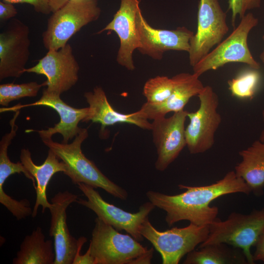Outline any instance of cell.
Wrapping results in <instances>:
<instances>
[{
	"label": "cell",
	"instance_id": "2e32d148",
	"mask_svg": "<svg viewBox=\"0 0 264 264\" xmlns=\"http://www.w3.org/2000/svg\"><path fill=\"white\" fill-rule=\"evenodd\" d=\"M78 196L68 191L59 192L51 199L49 235L54 238V264H72L78 248V239L70 233L66 223V209Z\"/></svg>",
	"mask_w": 264,
	"mask_h": 264
},
{
	"label": "cell",
	"instance_id": "5bb4252c",
	"mask_svg": "<svg viewBox=\"0 0 264 264\" xmlns=\"http://www.w3.org/2000/svg\"><path fill=\"white\" fill-rule=\"evenodd\" d=\"M136 25L139 42L137 49L142 54L160 60L169 50L188 53L194 33L187 27L180 26L173 30L154 28L144 19L140 8L136 14Z\"/></svg>",
	"mask_w": 264,
	"mask_h": 264
},
{
	"label": "cell",
	"instance_id": "30bf717a",
	"mask_svg": "<svg viewBox=\"0 0 264 264\" xmlns=\"http://www.w3.org/2000/svg\"><path fill=\"white\" fill-rule=\"evenodd\" d=\"M226 18L219 0H199L197 31L190 40L188 52L192 67L220 44L228 32Z\"/></svg>",
	"mask_w": 264,
	"mask_h": 264
},
{
	"label": "cell",
	"instance_id": "7402d4cb",
	"mask_svg": "<svg viewBox=\"0 0 264 264\" xmlns=\"http://www.w3.org/2000/svg\"><path fill=\"white\" fill-rule=\"evenodd\" d=\"M55 252L52 240H45L42 228L38 226L26 235L13 259V264H54Z\"/></svg>",
	"mask_w": 264,
	"mask_h": 264
},
{
	"label": "cell",
	"instance_id": "7c38bea8",
	"mask_svg": "<svg viewBox=\"0 0 264 264\" xmlns=\"http://www.w3.org/2000/svg\"><path fill=\"white\" fill-rule=\"evenodd\" d=\"M29 29L17 19L0 33V80L18 78L24 73L30 56Z\"/></svg>",
	"mask_w": 264,
	"mask_h": 264
},
{
	"label": "cell",
	"instance_id": "4dcf8cb0",
	"mask_svg": "<svg viewBox=\"0 0 264 264\" xmlns=\"http://www.w3.org/2000/svg\"><path fill=\"white\" fill-rule=\"evenodd\" d=\"M18 14L13 3L3 0L0 1V21L3 22L14 18Z\"/></svg>",
	"mask_w": 264,
	"mask_h": 264
},
{
	"label": "cell",
	"instance_id": "8fae6325",
	"mask_svg": "<svg viewBox=\"0 0 264 264\" xmlns=\"http://www.w3.org/2000/svg\"><path fill=\"white\" fill-rule=\"evenodd\" d=\"M80 69L70 44L67 43L58 50H48L34 66L25 68L24 73H33L46 76L47 88L50 93L60 95L77 83Z\"/></svg>",
	"mask_w": 264,
	"mask_h": 264
},
{
	"label": "cell",
	"instance_id": "ffe728a7",
	"mask_svg": "<svg viewBox=\"0 0 264 264\" xmlns=\"http://www.w3.org/2000/svg\"><path fill=\"white\" fill-rule=\"evenodd\" d=\"M20 160L37 183L35 188L36 198L32 214V217L34 218L37 215L40 206L42 207L43 213L46 209L50 210L52 208V204L48 202L46 197L47 185L55 174L58 172L65 174L66 172V166L63 161H60L56 154L49 149L45 160L40 165L34 163L31 153L27 149L21 150Z\"/></svg>",
	"mask_w": 264,
	"mask_h": 264
},
{
	"label": "cell",
	"instance_id": "ac0fdd59",
	"mask_svg": "<svg viewBox=\"0 0 264 264\" xmlns=\"http://www.w3.org/2000/svg\"><path fill=\"white\" fill-rule=\"evenodd\" d=\"M84 96L88 104V110L83 122L99 123L103 129L118 123H127L142 129L151 130L152 123L139 110L129 114L116 111L109 103L101 87L97 86L92 91L85 92Z\"/></svg>",
	"mask_w": 264,
	"mask_h": 264
},
{
	"label": "cell",
	"instance_id": "8992f818",
	"mask_svg": "<svg viewBox=\"0 0 264 264\" xmlns=\"http://www.w3.org/2000/svg\"><path fill=\"white\" fill-rule=\"evenodd\" d=\"M258 22V19L252 13L246 14L225 40L193 66V73L199 77L206 71L216 70L230 63H244L259 70L260 64L254 58L247 44L250 31Z\"/></svg>",
	"mask_w": 264,
	"mask_h": 264
},
{
	"label": "cell",
	"instance_id": "d4e9b609",
	"mask_svg": "<svg viewBox=\"0 0 264 264\" xmlns=\"http://www.w3.org/2000/svg\"><path fill=\"white\" fill-rule=\"evenodd\" d=\"M13 139L11 135L5 134L0 141V190H4L3 185L9 176L15 173H22L26 177L32 180L35 189V180L32 175L21 161L12 162L8 156V147Z\"/></svg>",
	"mask_w": 264,
	"mask_h": 264
},
{
	"label": "cell",
	"instance_id": "603a6c76",
	"mask_svg": "<svg viewBox=\"0 0 264 264\" xmlns=\"http://www.w3.org/2000/svg\"><path fill=\"white\" fill-rule=\"evenodd\" d=\"M184 264H247L245 255L240 248L224 243L198 247L187 254Z\"/></svg>",
	"mask_w": 264,
	"mask_h": 264
},
{
	"label": "cell",
	"instance_id": "7a4b0ae2",
	"mask_svg": "<svg viewBox=\"0 0 264 264\" xmlns=\"http://www.w3.org/2000/svg\"><path fill=\"white\" fill-rule=\"evenodd\" d=\"M88 249L95 264H150L153 248L142 245L131 235L120 233L97 217Z\"/></svg>",
	"mask_w": 264,
	"mask_h": 264
},
{
	"label": "cell",
	"instance_id": "9a60e30c",
	"mask_svg": "<svg viewBox=\"0 0 264 264\" xmlns=\"http://www.w3.org/2000/svg\"><path fill=\"white\" fill-rule=\"evenodd\" d=\"M37 106H46L55 110L60 118V121L54 127L46 130H27L25 132H37L42 140L51 138L53 135L60 133L63 138L62 143L65 144L68 143L78 134L81 129L78 127L79 123L85 119L88 110V107L75 108L71 107L62 100L60 95L44 89L42 97L37 101L26 105L18 104L9 108H0V111H16L24 107Z\"/></svg>",
	"mask_w": 264,
	"mask_h": 264
},
{
	"label": "cell",
	"instance_id": "f1b7e54d",
	"mask_svg": "<svg viewBox=\"0 0 264 264\" xmlns=\"http://www.w3.org/2000/svg\"><path fill=\"white\" fill-rule=\"evenodd\" d=\"M11 3H26L31 5L38 13L48 15L52 13L48 0H2Z\"/></svg>",
	"mask_w": 264,
	"mask_h": 264
},
{
	"label": "cell",
	"instance_id": "cb8c5ba5",
	"mask_svg": "<svg viewBox=\"0 0 264 264\" xmlns=\"http://www.w3.org/2000/svg\"><path fill=\"white\" fill-rule=\"evenodd\" d=\"M260 80L258 70L250 68L228 80V89L233 96L252 99L255 96Z\"/></svg>",
	"mask_w": 264,
	"mask_h": 264
},
{
	"label": "cell",
	"instance_id": "9c48e42d",
	"mask_svg": "<svg viewBox=\"0 0 264 264\" xmlns=\"http://www.w3.org/2000/svg\"><path fill=\"white\" fill-rule=\"evenodd\" d=\"M87 199L78 198L77 202L94 212L97 217L118 231H125L139 242L143 240L140 228L149 215L155 208L150 201L142 204L138 211L131 213L105 200L99 192L84 183L77 184Z\"/></svg>",
	"mask_w": 264,
	"mask_h": 264
},
{
	"label": "cell",
	"instance_id": "ba28073f",
	"mask_svg": "<svg viewBox=\"0 0 264 264\" xmlns=\"http://www.w3.org/2000/svg\"><path fill=\"white\" fill-rule=\"evenodd\" d=\"M198 96L199 108L195 112H188L189 123L185 131L186 146L191 154L203 153L212 148L221 122L218 110L219 96L213 88L204 86Z\"/></svg>",
	"mask_w": 264,
	"mask_h": 264
},
{
	"label": "cell",
	"instance_id": "4316f807",
	"mask_svg": "<svg viewBox=\"0 0 264 264\" xmlns=\"http://www.w3.org/2000/svg\"><path fill=\"white\" fill-rule=\"evenodd\" d=\"M174 87L173 78L157 76L148 80L144 84L143 94L146 102L156 104L165 101L171 95Z\"/></svg>",
	"mask_w": 264,
	"mask_h": 264
},
{
	"label": "cell",
	"instance_id": "3957f363",
	"mask_svg": "<svg viewBox=\"0 0 264 264\" xmlns=\"http://www.w3.org/2000/svg\"><path fill=\"white\" fill-rule=\"evenodd\" d=\"M88 135V130L81 128L70 144L60 143L53 141L52 138L42 141L65 163L67 170L64 174L70 178L73 184L82 183L95 189L100 188L120 199H127L128 197L127 191L107 177L83 153L81 145Z\"/></svg>",
	"mask_w": 264,
	"mask_h": 264
},
{
	"label": "cell",
	"instance_id": "5b68a950",
	"mask_svg": "<svg viewBox=\"0 0 264 264\" xmlns=\"http://www.w3.org/2000/svg\"><path fill=\"white\" fill-rule=\"evenodd\" d=\"M101 10L97 0H69L52 13L42 35L47 49L58 50L83 27L96 21Z\"/></svg>",
	"mask_w": 264,
	"mask_h": 264
},
{
	"label": "cell",
	"instance_id": "4fadbf2b",
	"mask_svg": "<svg viewBox=\"0 0 264 264\" xmlns=\"http://www.w3.org/2000/svg\"><path fill=\"white\" fill-rule=\"evenodd\" d=\"M188 113L183 110L169 117L153 120L151 130L157 151V170L162 172L167 169L186 146L185 122Z\"/></svg>",
	"mask_w": 264,
	"mask_h": 264
},
{
	"label": "cell",
	"instance_id": "52a82bcc",
	"mask_svg": "<svg viewBox=\"0 0 264 264\" xmlns=\"http://www.w3.org/2000/svg\"><path fill=\"white\" fill-rule=\"evenodd\" d=\"M209 232V225L192 223L184 227H175L161 231L151 223L149 217L142 223L140 233L159 253L163 264H177L185 255L204 242Z\"/></svg>",
	"mask_w": 264,
	"mask_h": 264
},
{
	"label": "cell",
	"instance_id": "6da1fadb",
	"mask_svg": "<svg viewBox=\"0 0 264 264\" xmlns=\"http://www.w3.org/2000/svg\"><path fill=\"white\" fill-rule=\"evenodd\" d=\"M186 190L179 194L166 195L153 190L146 197L155 207L166 213L165 220L169 226L181 220H188L197 225H209L217 218L219 208L210 204L217 198L230 194L249 195L251 191L235 171H229L221 179L210 185L191 186L179 184Z\"/></svg>",
	"mask_w": 264,
	"mask_h": 264
},
{
	"label": "cell",
	"instance_id": "836d02e7",
	"mask_svg": "<svg viewBox=\"0 0 264 264\" xmlns=\"http://www.w3.org/2000/svg\"><path fill=\"white\" fill-rule=\"evenodd\" d=\"M262 117H263V121L264 122V110L262 111ZM259 140L261 141L262 142H264V129L263 130V131H262L261 133Z\"/></svg>",
	"mask_w": 264,
	"mask_h": 264
},
{
	"label": "cell",
	"instance_id": "83f0119b",
	"mask_svg": "<svg viewBox=\"0 0 264 264\" xmlns=\"http://www.w3.org/2000/svg\"><path fill=\"white\" fill-rule=\"evenodd\" d=\"M261 3V0H228V10L232 13V26L236 27L237 17L241 20L248 10L259 8Z\"/></svg>",
	"mask_w": 264,
	"mask_h": 264
},
{
	"label": "cell",
	"instance_id": "d6986e66",
	"mask_svg": "<svg viewBox=\"0 0 264 264\" xmlns=\"http://www.w3.org/2000/svg\"><path fill=\"white\" fill-rule=\"evenodd\" d=\"M172 78L174 88L165 101L156 104L146 102L139 110L148 119L153 120L165 117L169 112L183 110L190 98L198 96L204 87L199 77L193 73H180Z\"/></svg>",
	"mask_w": 264,
	"mask_h": 264
},
{
	"label": "cell",
	"instance_id": "44dd1931",
	"mask_svg": "<svg viewBox=\"0 0 264 264\" xmlns=\"http://www.w3.org/2000/svg\"><path fill=\"white\" fill-rule=\"evenodd\" d=\"M242 160L235 167L236 175L242 178L257 197L264 194V142L259 139L239 152Z\"/></svg>",
	"mask_w": 264,
	"mask_h": 264
},
{
	"label": "cell",
	"instance_id": "484cf974",
	"mask_svg": "<svg viewBox=\"0 0 264 264\" xmlns=\"http://www.w3.org/2000/svg\"><path fill=\"white\" fill-rule=\"evenodd\" d=\"M46 86L45 82L39 84L30 82L21 84L7 83L0 85V105L7 107L13 101L37 95L41 88Z\"/></svg>",
	"mask_w": 264,
	"mask_h": 264
},
{
	"label": "cell",
	"instance_id": "1f68e13d",
	"mask_svg": "<svg viewBox=\"0 0 264 264\" xmlns=\"http://www.w3.org/2000/svg\"><path fill=\"white\" fill-rule=\"evenodd\" d=\"M255 251L253 254L254 262L264 259V232L260 235L255 246Z\"/></svg>",
	"mask_w": 264,
	"mask_h": 264
},
{
	"label": "cell",
	"instance_id": "e0dca14e",
	"mask_svg": "<svg viewBox=\"0 0 264 264\" xmlns=\"http://www.w3.org/2000/svg\"><path fill=\"white\" fill-rule=\"evenodd\" d=\"M139 4L140 0H120L119 8L113 19L97 33L112 31L117 34L120 40L117 62L129 70L135 69L132 55L134 50L139 46L136 25V14L140 8Z\"/></svg>",
	"mask_w": 264,
	"mask_h": 264
},
{
	"label": "cell",
	"instance_id": "277c9868",
	"mask_svg": "<svg viewBox=\"0 0 264 264\" xmlns=\"http://www.w3.org/2000/svg\"><path fill=\"white\" fill-rule=\"evenodd\" d=\"M264 232V208L254 209L243 214L231 213L225 220L216 219L209 225V232L205 241L198 247L224 243L241 249L248 264H254L251 248L254 246Z\"/></svg>",
	"mask_w": 264,
	"mask_h": 264
},
{
	"label": "cell",
	"instance_id": "d6a6232c",
	"mask_svg": "<svg viewBox=\"0 0 264 264\" xmlns=\"http://www.w3.org/2000/svg\"><path fill=\"white\" fill-rule=\"evenodd\" d=\"M51 7L52 13L58 10L64 5L67 0H48Z\"/></svg>",
	"mask_w": 264,
	"mask_h": 264
},
{
	"label": "cell",
	"instance_id": "e575fe53",
	"mask_svg": "<svg viewBox=\"0 0 264 264\" xmlns=\"http://www.w3.org/2000/svg\"><path fill=\"white\" fill-rule=\"evenodd\" d=\"M262 39L264 42V34L262 37ZM260 59L262 63L264 64V48L260 55Z\"/></svg>",
	"mask_w": 264,
	"mask_h": 264
},
{
	"label": "cell",
	"instance_id": "f546056e",
	"mask_svg": "<svg viewBox=\"0 0 264 264\" xmlns=\"http://www.w3.org/2000/svg\"><path fill=\"white\" fill-rule=\"evenodd\" d=\"M87 239L85 237L78 239V248L72 264H95L93 258L88 248L84 254H81V250L83 245L87 242Z\"/></svg>",
	"mask_w": 264,
	"mask_h": 264
},
{
	"label": "cell",
	"instance_id": "d590c367",
	"mask_svg": "<svg viewBox=\"0 0 264 264\" xmlns=\"http://www.w3.org/2000/svg\"><path fill=\"white\" fill-rule=\"evenodd\" d=\"M68 1L69 0H67Z\"/></svg>",
	"mask_w": 264,
	"mask_h": 264
}]
</instances>
